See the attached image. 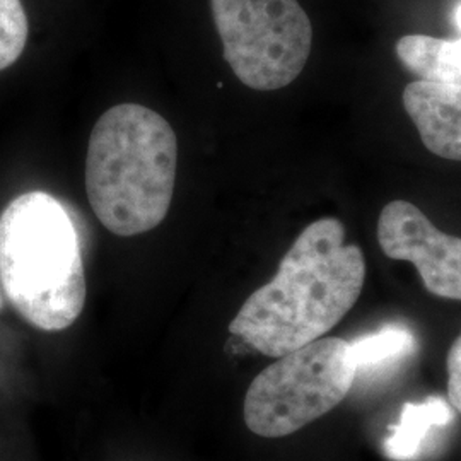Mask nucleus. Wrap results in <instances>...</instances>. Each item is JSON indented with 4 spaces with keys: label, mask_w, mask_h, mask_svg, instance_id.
<instances>
[{
    "label": "nucleus",
    "mask_w": 461,
    "mask_h": 461,
    "mask_svg": "<svg viewBox=\"0 0 461 461\" xmlns=\"http://www.w3.org/2000/svg\"><path fill=\"white\" fill-rule=\"evenodd\" d=\"M356 381L350 342L321 337L277 357L251 381L247 428L260 438H285L339 407Z\"/></svg>",
    "instance_id": "20e7f679"
},
{
    "label": "nucleus",
    "mask_w": 461,
    "mask_h": 461,
    "mask_svg": "<svg viewBox=\"0 0 461 461\" xmlns=\"http://www.w3.org/2000/svg\"><path fill=\"white\" fill-rule=\"evenodd\" d=\"M0 284L34 329L62 331L86 304L79 232L64 203L47 192L14 198L0 214Z\"/></svg>",
    "instance_id": "7ed1b4c3"
},
{
    "label": "nucleus",
    "mask_w": 461,
    "mask_h": 461,
    "mask_svg": "<svg viewBox=\"0 0 461 461\" xmlns=\"http://www.w3.org/2000/svg\"><path fill=\"white\" fill-rule=\"evenodd\" d=\"M447 367V400L453 409L461 412V333L453 342L446 359Z\"/></svg>",
    "instance_id": "f8f14e48"
},
{
    "label": "nucleus",
    "mask_w": 461,
    "mask_h": 461,
    "mask_svg": "<svg viewBox=\"0 0 461 461\" xmlns=\"http://www.w3.org/2000/svg\"><path fill=\"white\" fill-rule=\"evenodd\" d=\"M224 59L241 83L277 91L306 66L313 26L297 0H211Z\"/></svg>",
    "instance_id": "39448f33"
},
{
    "label": "nucleus",
    "mask_w": 461,
    "mask_h": 461,
    "mask_svg": "<svg viewBox=\"0 0 461 461\" xmlns=\"http://www.w3.org/2000/svg\"><path fill=\"white\" fill-rule=\"evenodd\" d=\"M403 108L428 150L461 161V84L413 81L403 89Z\"/></svg>",
    "instance_id": "0eeeda50"
},
{
    "label": "nucleus",
    "mask_w": 461,
    "mask_h": 461,
    "mask_svg": "<svg viewBox=\"0 0 461 461\" xmlns=\"http://www.w3.org/2000/svg\"><path fill=\"white\" fill-rule=\"evenodd\" d=\"M378 241L388 258L415 265L430 294L461 301V238L438 230L419 207L407 200L386 203Z\"/></svg>",
    "instance_id": "423d86ee"
},
{
    "label": "nucleus",
    "mask_w": 461,
    "mask_h": 461,
    "mask_svg": "<svg viewBox=\"0 0 461 461\" xmlns=\"http://www.w3.org/2000/svg\"><path fill=\"white\" fill-rule=\"evenodd\" d=\"M178 140L165 116L122 103L89 135L86 194L99 222L129 238L158 228L171 207Z\"/></svg>",
    "instance_id": "f03ea898"
},
{
    "label": "nucleus",
    "mask_w": 461,
    "mask_h": 461,
    "mask_svg": "<svg viewBox=\"0 0 461 461\" xmlns=\"http://www.w3.org/2000/svg\"><path fill=\"white\" fill-rule=\"evenodd\" d=\"M402 66L429 83L461 84V38L407 34L395 45Z\"/></svg>",
    "instance_id": "1a4fd4ad"
},
{
    "label": "nucleus",
    "mask_w": 461,
    "mask_h": 461,
    "mask_svg": "<svg viewBox=\"0 0 461 461\" xmlns=\"http://www.w3.org/2000/svg\"><path fill=\"white\" fill-rule=\"evenodd\" d=\"M415 337L403 325H386L378 331L367 333L350 342L352 361L356 364V378L361 373L378 375L390 369L415 350Z\"/></svg>",
    "instance_id": "9d476101"
},
{
    "label": "nucleus",
    "mask_w": 461,
    "mask_h": 461,
    "mask_svg": "<svg viewBox=\"0 0 461 461\" xmlns=\"http://www.w3.org/2000/svg\"><path fill=\"white\" fill-rule=\"evenodd\" d=\"M451 405L441 396L407 403L383 441L384 455L393 461L417 460L438 429L451 422Z\"/></svg>",
    "instance_id": "6e6552de"
},
{
    "label": "nucleus",
    "mask_w": 461,
    "mask_h": 461,
    "mask_svg": "<svg viewBox=\"0 0 461 461\" xmlns=\"http://www.w3.org/2000/svg\"><path fill=\"white\" fill-rule=\"evenodd\" d=\"M364 280L363 249L346 245L342 221L318 219L297 236L277 274L248 297L230 331L277 359L339 325L361 296Z\"/></svg>",
    "instance_id": "f257e3e1"
},
{
    "label": "nucleus",
    "mask_w": 461,
    "mask_h": 461,
    "mask_svg": "<svg viewBox=\"0 0 461 461\" xmlns=\"http://www.w3.org/2000/svg\"><path fill=\"white\" fill-rule=\"evenodd\" d=\"M30 34L28 16L21 0H0V70L14 66Z\"/></svg>",
    "instance_id": "9b49d317"
},
{
    "label": "nucleus",
    "mask_w": 461,
    "mask_h": 461,
    "mask_svg": "<svg viewBox=\"0 0 461 461\" xmlns=\"http://www.w3.org/2000/svg\"><path fill=\"white\" fill-rule=\"evenodd\" d=\"M451 17H453V24L456 26V30L458 32H461V0L455 5V9H453V14H451Z\"/></svg>",
    "instance_id": "ddd939ff"
}]
</instances>
